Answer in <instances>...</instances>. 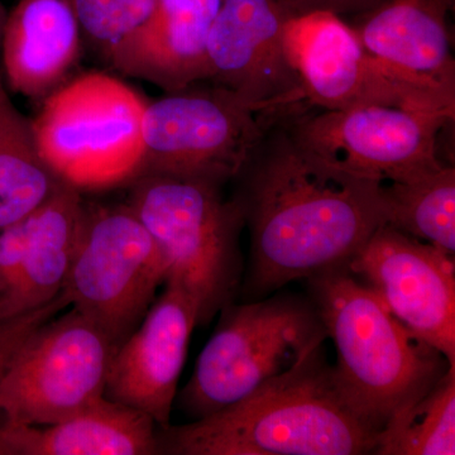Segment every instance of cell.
Returning <instances> with one entry per match:
<instances>
[{
    "label": "cell",
    "mask_w": 455,
    "mask_h": 455,
    "mask_svg": "<svg viewBox=\"0 0 455 455\" xmlns=\"http://www.w3.org/2000/svg\"><path fill=\"white\" fill-rule=\"evenodd\" d=\"M247 167L238 199L252 233L259 291L348 267L387 223L379 184L320 160L289 131L266 136Z\"/></svg>",
    "instance_id": "6da1fadb"
},
{
    "label": "cell",
    "mask_w": 455,
    "mask_h": 455,
    "mask_svg": "<svg viewBox=\"0 0 455 455\" xmlns=\"http://www.w3.org/2000/svg\"><path fill=\"white\" fill-rule=\"evenodd\" d=\"M377 433L347 403L322 346L289 371L220 411L161 427L158 453L178 455H358Z\"/></svg>",
    "instance_id": "7a4b0ae2"
},
{
    "label": "cell",
    "mask_w": 455,
    "mask_h": 455,
    "mask_svg": "<svg viewBox=\"0 0 455 455\" xmlns=\"http://www.w3.org/2000/svg\"><path fill=\"white\" fill-rule=\"evenodd\" d=\"M309 280L317 314L337 349L333 370L338 387L379 433L398 407L438 381L448 362L392 315L381 299L350 276L348 269Z\"/></svg>",
    "instance_id": "3957f363"
},
{
    "label": "cell",
    "mask_w": 455,
    "mask_h": 455,
    "mask_svg": "<svg viewBox=\"0 0 455 455\" xmlns=\"http://www.w3.org/2000/svg\"><path fill=\"white\" fill-rule=\"evenodd\" d=\"M127 204L169 263L167 281L187 290L199 324L229 304L241 269L243 206L212 180L146 173L132 180Z\"/></svg>",
    "instance_id": "277c9868"
},
{
    "label": "cell",
    "mask_w": 455,
    "mask_h": 455,
    "mask_svg": "<svg viewBox=\"0 0 455 455\" xmlns=\"http://www.w3.org/2000/svg\"><path fill=\"white\" fill-rule=\"evenodd\" d=\"M147 100L114 75H75L31 118L42 156L77 190L128 185L142 163Z\"/></svg>",
    "instance_id": "5b68a950"
},
{
    "label": "cell",
    "mask_w": 455,
    "mask_h": 455,
    "mask_svg": "<svg viewBox=\"0 0 455 455\" xmlns=\"http://www.w3.org/2000/svg\"><path fill=\"white\" fill-rule=\"evenodd\" d=\"M182 391L196 419L220 411L295 366L328 337L316 310L287 299L226 307Z\"/></svg>",
    "instance_id": "8992f818"
},
{
    "label": "cell",
    "mask_w": 455,
    "mask_h": 455,
    "mask_svg": "<svg viewBox=\"0 0 455 455\" xmlns=\"http://www.w3.org/2000/svg\"><path fill=\"white\" fill-rule=\"evenodd\" d=\"M167 276L163 251L127 203L86 202L82 239L64 290L74 309L116 348L140 324Z\"/></svg>",
    "instance_id": "52a82bcc"
},
{
    "label": "cell",
    "mask_w": 455,
    "mask_h": 455,
    "mask_svg": "<svg viewBox=\"0 0 455 455\" xmlns=\"http://www.w3.org/2000/svg\"><path fill=\"white\" fill-rule=\"evenodd\" d=\"M284 44L307 107L391 106L455 112V89L373 56L355 29L333 12L295 14L284 29Z\"/></svg>",
    "instance_id": "ba28073f"
},
{
    "label": "cell",
    "mask_w": 455,
    "mask_h": 455,
    "mask_svg": "<svg viewBox=\"0 0 455 455\" xmlns=\"http://www.w3.org/2000/svg\"><path fill=\"white\" fill-rule=\"evenodd\" d=\"M200 84L147 101L137 176L206 179L224 185L250 163L271 123L228 90Z\"/></svg>",
    "instance_id": "9c48e42d"
},
{
    "label": "cell",
    "mask_w": 455,
    "mask_h": 455,
    "mask_svg": "<svg viewBox=\"0 0 455 455\" xmlns=\"http://www.w3.org/2000/svg\"><path fill=\"white\" fill-rule=\"evenodd\" d=\"M116 347L73 310L49 322L17 350L0 386V412L11 423L51 425L106 397Z\"/></svg>",
    "instance_id": "30bf717a"
},
{
    "label": "cell",
    "mask_w": 455,
    "mask_h": 455,
    "mask_svg": "<svg viewBox=\"0 0 455 455\" xmlns=\"http://www.w3.org/2000/svg\"><path fill=\"white\" fill-rule=\"evenodd\" d=\"M455 112L361 106L293 116L289 133L320 160L359 179L405 181L443 166L438 137Z\"/></svg>",
    "instance_id": "8fae6325"
},
{
    "label": "cell",
    "mask_w": 455,
    "mask_h": 455,
    "mask_svg": "<svg viewBox=\"0 0 455 455\" xmlns=\"http://www.w3.org/2000/svg\"><path fill=\"white\" fill-rule=\"evenodd\" d=\"M295 14L287 0H221L209 32L208 83L232 92L271 124L309 109L284 44Z\"/></svg>",
    "instance_id": "7c38bea8"
},
{
    "label": "cell",
    "mask_w": 455,
    "mask_h": 455,
    "mask_svg": "<svg viewBox=\"0 0 455 455\" xmlns=\"http://www.w3.org/2000/svg\"><path fill=\"white\" fill-rule=\"evenodd\" d=\"M392 315L455 367L454 257L383 224L348 263Z\"/></svg>",
    "instance_id": "4fadbf2b"
},
{
    "label": "cell",
    "mask_w": 455,
    "mask_h": 455,
    "mask_svg": "<svg viewBox=\"0 0 455 455\" xmlns=\"http://www.w3.org/2000/svg\"><path fill=\"white\" fill-rule=\"evenodd\" d=\"M140 324L116 349L108 372L106 397L170 424L188 341L199 324L193 296L179 283H164Z\"/></svg>",
    "instance_id": "5bb4252c"
},
{
    "label": "cell",
    "mask_w": 455,
    "mask_h": 455,
    "mask_svg": "<svg viewBox=\"0 0 455 455\" xmlns=\"http://www.w3.org/2000/svg\"><path fill=\"white\" fill-rule=\"evenodd\" d=\"M220 3L156 0L148 17L119 42L107 65L164 92L208 82L206 44Z\"/></svg>",
    "instance_id": "9a60e30c"
},
{
    "label": "cell",
    "mask_w": 455,
    "mask_h": 455,
    "mask_svg": "<svg viewBox=\"0 0 455 455\" xmlns=\"http://www.w3.org/2000/svg\"><path fill=\"white\" fill-rule=\"evenodd\" d=\"M84 49L73 0H20L5 20L0 73L9 92L40 103L75 76Z\"/></svg>",
    "instance_id": "2e32d148"
},
{
    "label": "cell",
    "mask_w": 455,
    "mask_h": 455,
    "mask_svg": "<svg viewBox=\"0 0 455 455\" xmlns=\"http://www.w3.org/2000/svg\"><path fill=\"white\" fill-rule=\"evenodd\" d=\"M156 421L103 397L59 423L0 424V455H148L158 453Z\"/></svg>",
    "instance_id": "e0dca14e"
},
{
    "label": "cell",
    "mask_w": 455,
    "mask_h": 455,
    "mask_svg": "<svg viewBox=\"0 0 455 455\" xmlns=\"http://www.w3.org/2000/svg\"><path fill=\"white\" fill-rule=\"evenodd\" d=\"M451 0H385L352 27L362 46L387 64L455 89L447 13Z\"/></svg>",
    "instance_id": "ac0fdd59"
},
{
    "label": "cell",
    "mask_w": 455,
    "mask_h": 455,
    "mask_svg": "<svg viewBox=\"0 0 455 455\" xmlns=\"http://www.w3.org/2000/svg\"><path fill=\"white\" fill-rule=\"evenodd\" d=\"M85 206L82 191L66 185L29 215L25 262L16 284L0 304V317L44 307L64 290L82 239Z\"/></svg>",
    "instance_id": "d6986e66"
},
{
    "label": "cell",
    "mask_w": 455,
    "mask_h": 455,
    "mask_svg": "<svg viewBox=\"0 0 455 455\" xmlns=\"http://www.w3.org/2000/svg\"><path fill=\"white\" fill-rule=\"evenodd\" d=\"M42 156L31 118L0 73V230L25 220L66 187Z\"/></svg>",
    "instance_id": "ffe728a7"
},
{
    "label": "cell",
    "mask_w": 455,
    "mask_h": 455,
    "mask_svg": "<svg viewBox=\"0 0 455 455\" xmlns=\"http://www.w3.org/2000/svg\"><path fill=\"white\" fill-rule=\"evenodd\" d=\"M388 226L455 253V169L443 166L405 181L379 184Z\"/></svg>",
    "instance_id": "44dd1931"
},
{
    "label": "cell",
    "mask_w": 455,
    "mask_h": 455,
    "mask_svg": "<svg viewBox=\"0 0 455 455\" xmlns=\"http://www.w3.org/2000/svg\"><path fill=\"white\" fill-rule=\"evenodd\" d=\"M373 453L455 454V367L418 397L398 407L377 435Z\"/></svg>",
    "instance_id": "7402d4cb"
},
{
    "label": "cell",
    "mask_w": 455,
    "mask_h": 455,
    "mask_svg": "<svg viewBox=\"0 0 455 455\" xmlns=\"http://www.w3.org/2000/svg\"><path fill=\"white\" fill-rule=\"evenodd\" d=\"M156 0H73L84 47L108 64L113 50L151 13Z\"/></svg>",
    "instance_id": "603a6c76"
},
{
    "label": "cell",
    "mask_w": 455,
    "mask_h": 455,
    "mask_svg": "<svg viewBox=\"0 0 455 455\" xmlns=\"http://www.w3.org/2000/svg\"><path fill=\"white\" fill-rule=\"evenodd\" d=\"M68 305L70 299L65 290H62L53 300L44 307L16 316L0 317V386L12 359L27 338Z\"/></svg>",
    "instance_id": "cb8c5ba5"
},
{
    "label": "cell",
    "mask_w": 455,
    "mask_h": 455,
    "mask_svg": "<svg viewBox=\"0 0 455 455\" xmlns=\"http://www.w3.org/2000/svg\"><path fill=\"white\" fill-rule=\"evenodd\" d=\"M31 221L28 217L0 230V304L13 289L28 247Z\"/></svg>",
    "instance_id": "d4e9b609"
},
{
    "label": "cell",
    "mask_w": 455,
    "mask_h": 455,
    "mask_svg": "<svg viewBox=\"0 0 455 455\" xmlns=\"http://www.w3.org/2000/svg\"><path fill=\"white\" fill-rule=\"evenodd\" d=\"M296 14L311 11H331L333 13L343 12L370 11L385 0H287Z\"/></svg>",
    "instance_id": "484cf974"
},
{
    "label": "cell",
    "mask_w": 455,
    "mask_h": 455,
    "mask_svg": "<svg viewBox=\"0 0 455 455\" xmlns=\"http://www.w3.org/2000/svg\"><path fill=\"white\" fill-rule=\"evenodd\" d=\"M8 11L0 0V46H2L3 31H4L5 20H7Z\"/></svg>",
    "instance_id": "4316f807"
}]
</instances>
